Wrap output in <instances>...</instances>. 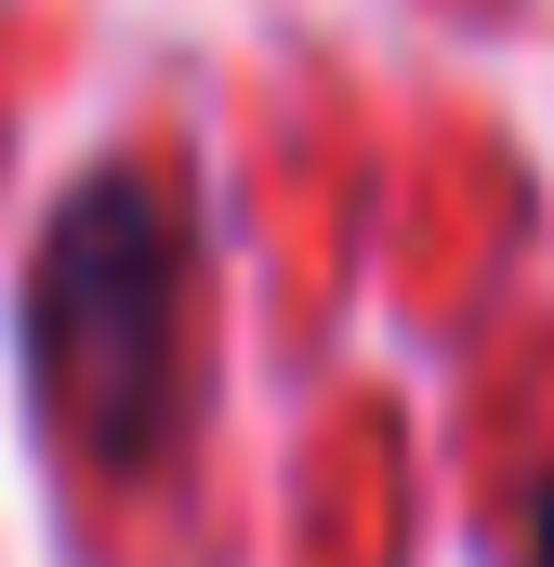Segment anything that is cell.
I'll list each match as a JSON object with an SVG mask.
<instances>
[{
  "mask_svg": "<svg viewBox=\"0 0 554 567\" xmlns=\"http://www.w3.org/2000/svg\"><path fill=\"white\" fill-rule=\"evenodd\" d=\"M27 370L80 462L133 475L185 423V198L158 172H93L27 265Z\"/></svg>",
  "mask_w": 554,
  "mask_h": 567,
  "instance_id": "6da1fadb",
  "label": "cell"
}]
</instances>
